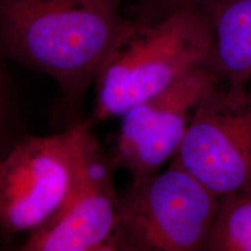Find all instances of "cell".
Segmentation results:
<instances>
[{"label": "cell", "instance_id": "obj_3", "mask_svg": "<svg viewBox=\"0 0 251 251\" xmlns=\"http://www.w3.org/2000/svg\"><path fill=\"white\" fill-rule=\"evenodd\" d=\"M92 121L49 136H26L0 159V237L31 233L65 206L100 149Z\"/></svg>", "mask_w": 251, "mask_h": 251}, {"label": "cell", "instance_id": "obj_2", "mask_svg": "<svg viewBox=\"0 0 251 251\" xmlns=\"http://www.w3.org/2000/svg\"><path fill=\"white\" fill-rule=\"evenodd\" d=\"M213 29L202 8H185L155 21L126 15L94 79L91 121L122 118L192 69L206 65Z\"/></svg>", "mask_w": 251, "mask_h": 251}, {"label": "cell", "instance_id": "obj_10", "mask_svg": "<svg viewBox=\"0 0 251 251\" xmlns=\"http://www.w3.org/2000/svg\"><path fill=\"white\" fill-rule=\"evenodd\" d=\"M214 0H136L129 6V14L143 20L155 21L185 8H202Z\"/></svg>", "mask_w": 251, "mask_h": 251}, {"label": "cell", "instance_id": "obj_11", "mask_svg": "<svg viewBox=\"0 0 251 251\" xmlns=\"http://www.w3.org/2000/svg\"><path fill=\"white\" fill-rule=\"evenodd\" d=\"M0 58H2L1 55H0ZM5 126H6V90H5L4 78H2V75H1V69H0V159H1L5 155V153L1 152V141H2V136H4Z\"/></svg>", "mask_w": 251, "mask_h": 251}, {"label": "cell", "instance_id": "obj_12", "mask_svg": "<svg viewBox=\"0 0 251 251\" xmlns=\"http://www.w3.org/2000/svg\"><path fill=\"white\" fill-rule=\"evenodd\" d=\"M247 105L251 108V85L249 86V89H248V92H247Z\"/></svg>", "mask_w": 251, "mask_h": 251}, {"label": "cell", "instance_id": "obj_8", "mask_svg": "<svg viewBox=\"0 0 251 251\" xmlns=\"http://www.w3.org/2000/svg\"><path fill=\"white\" fill-rule=\"evenodd\" d=\"M213 29L206 67L226 89L230 105H243L251 83V0H214L202 7Z\"/></svg>", "mask_w": 251, "mask_h": 251}, {"label": "cell", "instance_id": "obj_6", "mask_svg": "<svg viewBox=\"0 0 251 251\" xmlns=\"http://www.w3.org/2000/svg\"><path fill=\"white\" fill-rule=\"evenodd\" d=\"M219 84L214 72L200 65L129 109L121 118L113 166L126 169L133 179L157 174L176 156L200 101Z\"/></svg>", "mask_w": 251, "mask_h": 251}, {"label": "cell", "instance_id": "obj_1", "mask_svg": "<svg viewBox=\"0 0 251 251\" xmlns=\"http://www.w3.org/2000/svg\"><path fill=\"white\" fill-rule=\"evenodd\" d=\"M124 0H0V55L57 81L77 113L121 29Z\"/></svg>", "mask_w": 251, "mask_h": 251}, {"label": "cell", "instance_id": "obj_4", "mask_svg": "<svg viewBox=\"0 0 251 251\" xmlns=\"http://www.w3.org/2000/svg\"><path fill=\"white\" fill-rule=\"evenodd\" d=\"M124 251H199L219 197L179 166L133 179L118 196Z\"/></svg>", "mask_w": 251, "mask_h": 251}, {"label": "cell", "instance_id": "obj_9", "mask_svg": "<svg viewBox=\"0 0 251 251\" xmlns=\"http://www.w3.org/2000/svg\"><path fill=\"white\" fill-rule=\"evenodd\" d=\"M205 250L251 251V190L219 198Z\"/></svg>", "mask_w": 251, "mask_h": 251}, {"label": "cell", "instance_id": "obj_5", "mask_svg": "<svg viewBox=\"0 0 251 251\" xmlns=\"http://www.w3.org/2000/svg\"><path fill=\"white\" fill-rule=\"evenodd\" d=\"M172 164L219 198L251 190V108L230 105L224 84L203 97Z\"/></svg>", "mask_w": 251, "mask_h": 251}, {"label": "cell", "instance_id": "obj_7", "mask_svg": "<svg viewBox=\"0 0 251 251\" xmlns=\"http://www.w3.org/2000/svg\"><path fill=\"white\" fill-rule=\"evenodd\" d=\"M111 166L99 149L70 200L50 221L28 234L21 250H122L118 193Z\"/></svg>", "mask_w": 251, "mask_h": 251}]
</instances>
